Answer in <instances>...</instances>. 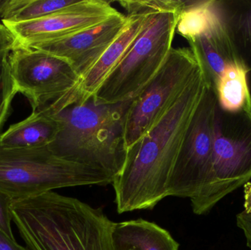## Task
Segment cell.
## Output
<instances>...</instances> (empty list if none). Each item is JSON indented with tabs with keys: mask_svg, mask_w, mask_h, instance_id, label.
<instances>
[{
	"mask_svg": "<svg viewBox=\"0 0 251 250\" xmlns=\"http://www.w3.org/2000/svg\"><path fill=\"white\" fill-rule=\"evenodd\" d=\"M120 12L104 0H77L45 17L21 22H1L16 38L17 46L29 47L70 36L105 22Z\"/></svg>",
	"mask_w": 251,
	"mask_h": 250,
	"instance_id": "obj_10",
	"label": "cell"
},
{
	"mask_svg": "<svg viewBox=\"0 0 251 250\" xmlns=\"http://www.w3.org/2000/svg\"><path fill=\"white\" fill-rule=\"evenodd\" d=\"M237 224L244 233L248 247L251 250V214H248L245 211L237 214Z\"/></svg>",
	"mask_w": 251,
	"mask_h": 250,
	"instance_id": "obj_23",
	"label": "cell"
},
{
	"mask_svg": "<svg viewBox=\"0 0 251 250\" xmlns=\"http://www.w3.org/2000/svg\"><path fill=\"white\" fill-rule=\"evenodd\" d=\"M248 73L239 63L231 65L226 69L215 89L218 105L222 110L229 113L251 111Z\"/></svg>",
	"mask_w": 251,
	"mask_h": 250,
	"instance_id": "obj_17",
	"label": "cell"
},
{
	"mask_svg": "<svg viewBox=\"0 0 251 250\" xmlns=\"http://www.w3.org/2000/svg\"><path fill=\"white\" fill-rule=\"evenodd\" d=\"M188 44L200 63L208 85L215 91L227 67L237 63L215 11L209 29Z\"/></svg>",
	"mask_w": 251,
	"mask_h": 250,
	"instance_id": "obj_14",
	"label": "cell"
},
{
	"mask_svg": "<svg viewBox=\"0 0 251 250\" xmlns=\"http://www.w3.org/2000/svg\"><path fill=\"white\" fill-rule=\"evenodd\" d=\"M236 62L251 71V0H213Z\"/></svg>",
	"mask_w": 251,
	"mask_h": 250,
	"instance_id": "obj_13",
	"label": "cell"
},
{
	"mask_svg": "<svg viewBox=\"0 0 251 250\" xmlns=\"http://www.w3.org/2000/svg\"><path fill=\"white\" fill-rule=\"evenodd\" d=\"M10 53L7 61L12 79L32 112L55 113L78 102L80 78L69 62L37 48L17 46Z\"/></svg>",
	"mask_w": 251,
	"mask_h": 250,
	"instance_id": "obj_7",
	"label": "cell"
},
{
	"mask_svg": "<svg viewBox=\"0 0 251 250\" xmlns=\"http://www.w3.org/2000/svg\"><path fill=\"white\" fill-rule=\"evenodd\" d=\"M245 211L248 214H251V183L248 182L245 184Z\"/></svg>",
	"mask_w": 251,
	"mask_h": 250,
	"instance_id": "obj_25",
	"label": "cell"
},
{
	"mask_svg": "<svg viewBox=\"0 0 251 250\" xmlns=\"http://www.w3.org/2000/svg\"><path fill=\"white\" fill-rule=\"evenodd\" d=\"M128 22V16L119 13L82 32L26 48L42 50L64 59L81 79L123 32Z\"/></svg>",
	"mask_w": 251,
	"mask_h": 250,
	"instance_id": "obj_11",
	"label": "cell"
},
{
	"mask_svg": "<svg viewBox=\"0 0 251 250\" xmlns=\"http://www.w3.org/2000/svg\"><path fill=\"white\" fill-rule=\"evenodd\" d=\"M113 179L101 170L59 158L48 146L0 148V192L13 201L60 188L105 186Z\"/></svg>",
	"mask_w": 251,
	"mask_h": 250,
	"instance_id": "obj_5",
	"label": "cell"
},
{
	"mask_svg": "<svg viewBox=\"0 0 251 250\" xmlns=\"http://www.w3.org/2000/svg\"><path fill=\"white\" fill-rule=\"evenodd\" d=\"M217 103L215 91L206 82L170 179L168 197L192 199L200 192L212 162Z\"/></svg>",
	"mask_w": 251,
	"mask_h": 250,
	"instance_id": "obj_9",
	"label": "cell"
},
{
	"mask_svg": "<svg viewBox=\"0 0 251 250\" xmlns=\"http://www.w3.org/2000/svg\"><path fill=\"white\" fill-rule=\"evenodd\" d=\"M59 125L45 110L32 112L25 120L11 125L0 135V148H32L49 146L58 133Z\"/></svg>",
	"mask_w": 251,
	"mask_h": 250,
	"instance_id": "obj_16",
	"label": "cell"
},
{
	"mask_svg": "<svg viewBox=\"0 0 251 250\" xmlns=\"http://www.w3.org/2000/svg\"><path fill=\"white\" fill-rule=\"evenodd\" d=\"M0 250H28L0 230Z\"/></svg>",
	"mask_w": 251,
	"mask_h": 250,
	"instance_id": "obj_24",
	"label": "cell"
},
{
	"mask_svg": "<svg viewBox=\"0 0 251 250\" xmlns=\"http://www.w3.org/2000/svg\"><path fill=\"white\" fill-rule=\"evenodd\" d=\"M131 101L104 104L91 98L50 113L59 131L49 148L59 158L116 177L126 158L125 123Z\"/></svg>",
	"mask_w": 251,
	"mask_h": 250,
	"instance_id": "obj_3",
	"label": "cell"
},
{
	"mask_svg": "<svg viewBox=\"0 0 251 250\" xmlns=\"http://www.w3.org/2000/svg\"><path fill=\"white\" fill-rule=\"evenodd\" d=\"M13 201L0 192V230L9 238L15 239L11 228V205Z\"/></svg>",
	"mask_w": 251,
	"mask_h": 250,
	"instance_id": "obj_21",
	"label": "cell"
},
{
	"mask_svg": "<svg viewBox=\"0 0 251 250\" xmlns=\"http://www.w3.org/2000/svg\"><path fill=\"white\" fill-rule=\"evenodd\" d=\"M7 57L0 60V132L11 113L13 98L19 92L10 74Z\"/></svg>",
	"mask_w": 251,
	"mask_h": 250,
	"instance_id": "obj_20",
	"label": "cell"
},
{
	"mask_svg": "<svg viewBox=\"0 0 251 250\" xmlns=\"http://www.w3.org/2000/svg\"><path fill=\"white\" fill-rule=\"evenodd\" d=\"M115 250H178L179 245L168 230L146 220L115 223L113 230Z\"/></svg>",
	"mask_w": 251,
	"mask_h": 250,
	"instance_id": "obj_15",
	"label": "cell"
},
{
	"mask_svg": "<svg viewBox=\"0 0 251 250\" xmlns=\"http://www.w3.org/2000/svg\"><path fill=\"white\" fill-rule=\"evenodd\" d=\"M206 87L202 70L158 124L127 150L112 183L119 214L152 209L168 197L173 170Z\"/></svg>",
	"mask_w": 251,
	"mask_h": 250,
	"instance_id": "obj_1",
	"label": "cell"
},
{
	"mask_svg": "<svg viewBox=\"0 0 251 250\" xmlns=\"http://www.w3.org/2000/svg\"><path fill=\"white\" fill-rule=\"evenodd\" d=\"M201 70L190 47L171 49L153 79L131 101L125 123L127 150L158 124Z\"/></svg>",
	"mask_w": 251,
	"mask_h": 250,
	"instance_id": "obj_8",
	"label": "cell"
},
{
	"mask_svg": "<svg viewBox=\"0 0 251 250\" xmlns=\"http://www.w3.org/2000/svg\"><path fill=\"white\" fill-rule=\"evenodd\" d=\"M212 3L213 0L185 1L178 16L176 32L185 38L187 42L206 32L215 18Z\"/></svg>",
	"mask_w": 251,
	"mask_h": 250,
	"instance_id": "obj_19",
	"label": "cell"
},
{
	"mask_svg": "<svg viewBox=\"0 0 251 250\" xmlns=\"http://www.w3.org/2000/svg\"><path fill=\"white\" fill-rule=\"evenodd\" d=\"M163 0L120 1L129 22L122 34L110 45L92 68L80 79L78 102L93 98L107 76L122 61L136 40L146 29L153 13L162 6Z\"/></svg>",
	"mask_w": 251,
	"mask_h": 250,
	"instance_id": "obj_12",
	"label": "cell"
},
{
	"mask_svg": "<svg viewBox=\"0 0 251 250\" xmlns=\"http://www.w3.org/2000/svg\"><path fill=\"white\" fill-rule=\"evenodd\" d=\"M16 47L17 43L14 35L2 23H0V60L8 56Z\"/></svg>",
	"mask_w": 251,
	"mask_h": 250,
	"instance_id": "obj_22",
	"label": "cell"
},
{
	"mask_svg": "<svg viewBox=\"0 0 251 250\" xmlns=\"http://www.w3.org/2000/svg\"><path fill=\"white\" fill-rule=\"evenodd\" d=\"M251 179V111L229 113L217 103L213 151L200 192L190 199L193 212L202 215Z\"/></svg>",
	"mask_w": 251,
	"mask_h": 250,
	"instance_id": "obj_6",
	"label": "cell"
},
{
	"mask_svg": "<svg viewBox=\"0 0 251 250\" xmlns=\"http://www.w3.org/2000/svg\"><path fill=\"white\" fill-rule=\"evenodd\" d=\"M77 0H0L1 22L21 23L60 11Z\"/></svg>",
	"mask_w": 251,
	"mask_h": 250,
	"instance_id": "obj_18",
	"label": "cell"
},
{
	"mask_svg": "<svg viewBox=\"0 0 251 250\" xmlns=\"http://www.w3.org/2000/svg\"><path fill=\"white\" fill-rule=\"evenodd\" d=\"M11 214L31 250H115V223L76 198L52 191L13 201Z\"/></svg>",
	"mask_w": 251,
	"mask_h": 250,
	"instance_id": "obj_2",
	"label": "cell"
},
{
	"mask_svg": "<svg viewBox=\"0 0 251 250\" xmlns=\"http://www.w3.org/2000/svg\"><path fill=\"white\" fill-rule=\"evenodd\" d=\"M182 0H163L146 29L103 82L93 99L113 104L137 97L168 58L175 36Z\"/></svg>",
	"mask_w": 251,
	"mask_h": 250,
	"instance_id": "obj_4",
	"label": "cell"
}]
</instances>
